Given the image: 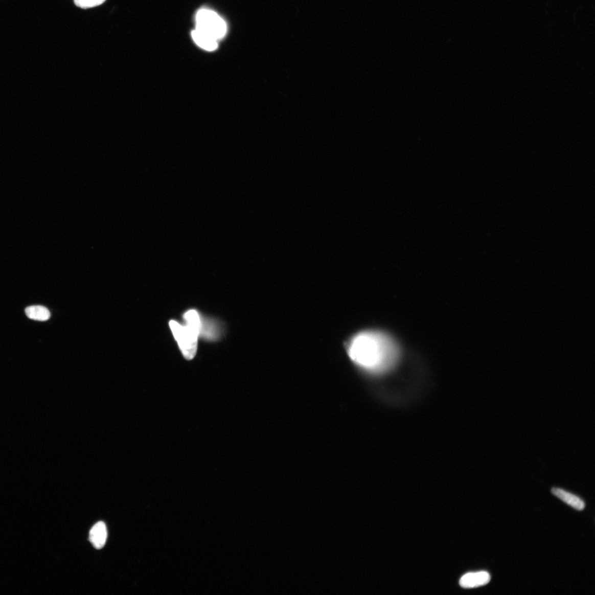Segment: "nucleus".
I'll return each instance as SVG.
<instances>
[{"label": "nucleus", "mask_w": 595, "mask_h": 595, "mask_svg": "<svg viewBox=\"0 0 595 595\" xmlns=\"http://www.w3.org/2000/svg\"><path fill=\"white\" fill-rule=\"evenodd\" d=\"M350 359L358 368L371 375L391 370L399 361L400 351L391 336L378 331L358 333L347 345Z\"/></svg>", "instance_id": "1"}, {"label": "nucleus", "mask_w": 595, "mask_h": 595, "mask_svg": "<svg viewBox=\"0 0 595 595\" xmlns=\"http://www.w3.org/2000/svg\"><path fill=\"white\" fill-rule=\"evenodd\" d=\"M169 326L185 359L192 360L197 352L200 329L186 324L183 325L175 320L170 321Z\"/></svg>", "instance_id": "2"}, {"label": "nucleus", "mask_w": 595, "mask_h": 595, "mask_svg": "<svg viewBox=\"0 0 595 595\" xmlns=\"http://www.w3.org/2000/svg\"><path fill=\"white\" fill-rule=\"evenodd\" d=\"M196 30L219 40L227 32L225 21L218 14L208 9L200 10L196 14Z\"/></svg>", "instance_id": "3"}, {"label": "nucleus", "mask_w": 595, "mask_h": 595, "mask_svg": "<svg viewBox=\"0 0 595 595\" xmlns=\"http://www.w3.org/2000/svg\"><path fill=\"white\" fill-rule=\"evenodd\" d=\"M491 581V576L486 571L469 572L460 580V585L465 589L476 588L488 584Z\"/></svg>", "instance_id": "4"}, {"label": "nucleus", "mask_w": 595, "mask_h": 595, "mask_svg": "<svg viewBox=\"0 0 595 595\" xmlns=\"http://www.w3.org/2000/svg\"><path fill=\"white\" fill-rule=\"evenodd\" d=\"M107 529L105 523L99 521L91 528L90 532V541L93 547L100 549L105 546L107 539Z\"/></svg>", "instance_id": "5"}, {"label": "nucleus", "mask_w": 595, "mask_h": 595, "mask_svg": "<svg viewBox=\"0 0 595 595\" xmlns=\"http://www.w3.org/2000/svg\"><path fill=\"white\" fill-rule=\"evenodd\" d=\"M551 492L554 496L561 499L566 504L575 508V510L578 511H582L584 510L585 504L584 501L578 497L560 489L554 488Z\"/></svg>", "instance_id": "6"}, {"label": "nucleus", "mask_w": 595, "mask_h": 595, "mask_svg": "<svg viewBox=\"0 0 595 595\" xmlns=\"http://www.w3.org/2000/svg\"><path fill=\"white\" fill-rule=\"evenodd\" d=\"M191 35L196 44L207 51H213L218 47V40L196 29L192 32Z\"/></svg>", "instance_id": "7"}, {"label": "nucleus", "mask_w": 595, "mask_h": 595, "mask_svg": "<svg viewBox=\"0 0 595 595\" xmlns=\"http://www.w3.org/2000/svg\"><path fill=\"white\" fill-rule=\"evenodd\" d=\"M25 313L30 319L46 321L50 318V313L47 307L41 305H33L26 308Z\"/></svg>", "instance_id": "8"}, {"label": "nucleus", "mask_w": 595, "mask_h": 595, "mask_svg": "<svg viewBox=\"0 0 595 595\" xmlns=\"http://www.w3.org/2000/svg\"><path fill=\"white\" fill-rule=\"evenodd\" d=\"M106 0H74L76 6L80 8L90 9L102 5Z\"/></svg>", "instance_id": "9"}]
</instances>
